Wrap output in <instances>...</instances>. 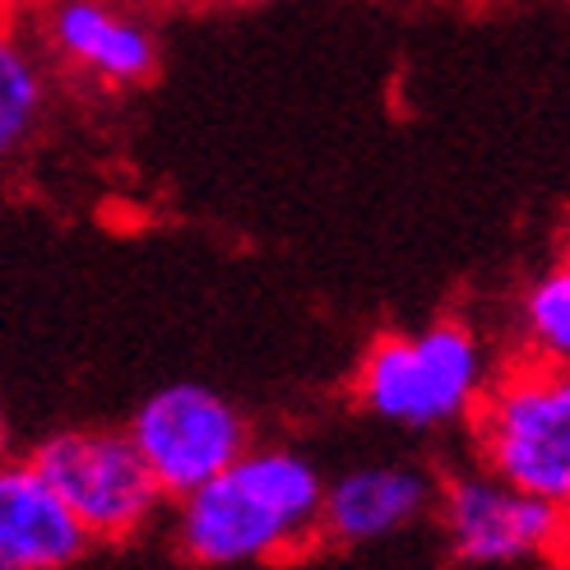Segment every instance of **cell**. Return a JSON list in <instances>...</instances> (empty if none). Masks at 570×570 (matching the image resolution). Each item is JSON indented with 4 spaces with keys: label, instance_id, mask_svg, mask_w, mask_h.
Segmentation results:
<instances>
[{
    "label": "cell",
    "instance_id": "5bb4252c",
    "mask_svg": "<svg viewBox=\"0 0 570 570\" xmlns=\"http://www.w3.org/2000/svg\"><path fill=\"white\" fill-rule=\"evenodd\" d=\"M227 6H274V0H227Z\"/></svg>",
    "mask_w": 570,
    "mask_h": 570
},
{
    "label": "cell",
    "instance_id": "3957f363",
    "mask_svg": "<svg viewBox=\"0 0 570 570\" xmlns=\"http://www.w3.org/2000/svg\"><path fill=\"white\" fill-rule=\"evenodd\" d=\"M482 394H488V362L478 334L460 321H436L422 334H385L357 366L362 404L413 432L473 417Z\"/></svg>",
    "mask_w": 570,
    "mask_h": 570
},
{
    "label": "cell",
    "instance_id": "277c9868",
    "mask_svg": "<svg viewBox=\"0 0 570 570\" xmlns=\"http://www.w3.org/2000/svg\"><path fill=\"white\" fill-rule=\"evenodd\" d=\"M42 478L70 501L94 543H121L135 538L163 505V488L130 432L107 426H66L51 432L28 454Z\"/></svg>",
    "mask_w": 570,
    "mask_h": 570
},
{
    "label": "cell",
    "instance_id": "9c48e42d",
    "mask_svg": "<svg viewBox=\"0 0 570 570\" xmlns=\"http://www.w3.org/2000/svg\"><path fill=\"white\" fill-rule=\"evenodd\" d=\"M441 497L432 473L413 464H366L325 488L321 538L334 548H362L409 529Z\"/></svg>",
    "mask_w": 570,
    "mask_h": 570
},
{
    "label": "cell",
    "instance_id": "4fadbf2b",
    "mask_svg": "<svg viewBox=\"0 0 570 570\" xmlns=\"http://www.w3.org/2000/svg\"><path fill=\"white\" fill-rule=\"evenodd\" d=\"M135 6H186V0H135Z\"/></svg>",
    "mask_w": 570,
    "mask_h": 570
},
{
    "label": "cell",
    "instance_id": "8fae6325",
    "mask_svg": "<svg viewBox=\"0 0 570 570\" xmlns=\"http://www.w3.org/2000/svg\"><path fill=\"white\" fill-rule=\"evenodd\" d=\"M520 325L529 357L570 366V261L543 269L520 302Z\"/></svg>",
    "mask_w": 570,
    "mask_h": 570
},
{
    "label": "cell",
    "instance_id": "52a82bcc",
    "mask_svg": "<svg viewBox=\"0 0 570 570\" xmlns=\"http://www.w3.org/2000/svg\"><path fill=\"white\" fill-rule=\"evenodd\" d=\"M33 23L47 56L102 89H135L158 70V33L135 0H51Z\"/></svg>",
    "mask_w": 570,
    "mask_h": 570
},
{
    "label": "cell",
    "instance_id": "8992f818",
    "mask_svg": "<svg viewBox=\"0 0 570 570\" xmlns=\"http://www.w3.org/2000/svg\"><path fill=\"white\" fill-rule=\"evenodd\" d=\"M441 524L460 566H510L570 543V515L543 497L473 469L441 482Z\"/></svg>",
    "mask_w": 570,
    "mask_h": 570
},
{
    "label": "cell",
    "instance_id": "5b68a950",
    "mask_svg": "<svg viewBox=\"0 0 570 570\" xmlns=\"http://www.w3.org/2000/svg\"><path fill=\"white\" fill-rule=\"evenodd\" d=\"M130 441L154 469L167 497H190L223 469H233L246 445V422L227 399L209 385L177 381L154 390L145 404L130 413Z\"/></svg>",
    "mask_w": 570,
    "mask_h": 570
},
{
    "label": "cell",
    "instance_id": "7a4b0ae2",
    "mask_svg": "<svg viewBox=\"0 0 570 570\" xmlns=\"http://www.w3.org/2000/svg\"><path fill=\"white\" fill-rule=\"evenodd\" d=\"M469 422L482 469L570 515V366H505Z\"/></svg>",
    "mask_w": 570,
    "mask_h": 570
},
{
    "label": "cell",
    "instance_id": "6da1fadb",
    "mask_svg": "<svg viewBox=\"0 0 570 570\" xmlns=\"http://www.w3.org/2000/svg\"><path fill=\"white\" fill-rule=\"evenodd\" d=\"M325 488L297 450H246L233 469L177 501V548L190 566H265L321 538Z\"/></svg>",
    "mask_w": 570,
    "mask_h": 570
},
{
    "label": "cell",
    "instance_id": "ba28073f",
    "mask_svg": "<svg viewBox=\"0 0 570 570\" xmlns=\"http://www.w3.org/2000/svg\"><path fill=\"white\" fill-rule=\"evenodd\" d=\"M94 538L33 460L0 473V570H66Z\"/></svg>",
    "mask_w": 570,
    "mask_h": 570
},
{
    "label": "cell",
    "instance_id": "30bf717a",
    "mask_svg": "<svg viewBox=\"0 0 570 570\" xmlns=\"http://www.w3.org/2000/svg\"><path fill=\"white\" fill-rule=\"evenodd\" d=\"M47 107V66L38 47L10 33L0 42V149L14 154Z\"/></svg>",
    "mask_w": 570,
    "mask_h": 570
},
{
    "label": "cell",
    "instance_id": "7c38bea8",
    "mask_svg": "<svg viewBox=\"0 0 570 570\" xmlns=\"http://www.w3.org/2000/svg\"><path fill=\"white\" fill-rule=\"evenodd\" d=\"M10 6H28V10H42V6H51V0H10Z\"/></svg>",
    "mask_w": 570,
    "mask_h": 570
}]
</instances>
